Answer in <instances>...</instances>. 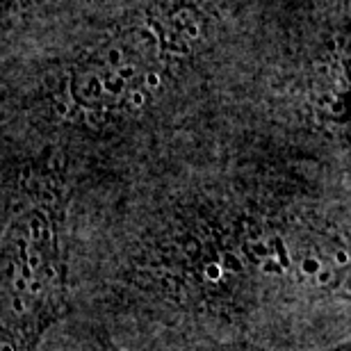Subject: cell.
<instances>
[{
  "mask_svg": "<svg viewBox=\"0 0 351 351\" xmlns=\"http://www.w3.org/2000/svg\"><path fill=\"white\" fill-rule=\"evenodd\" d=\"M73 311L149 345L351 331L349 139L249 121L71 203Z\"/></svg>",
  "mask_w": 351,
  "mask_h": 351,
  "instance_id": "cell-1",
  "label": "cell"
},
{
  "mask_svg": "<svg viewBox=\"0 0 351 351\" xmlns=\"http://www.w3.org/2000/svg\"><path fill=\"white\" fill-rule=\"evenodd\" d=\"M349 0H105L0 51V153L75 194L233 125L278 119Z\"/></svg>",
  "mask_w": 351,
  "mask_h": 351,
  "instance_id": "cell-2",
  "label": "cell"
},
{
  "mask_svg": "<svg viewBox=\"0 0 351 351\" xmlns=\"http://www.w3.org/2000/svg\"><path fill=\"white\" fill-rule=\"evenodd\" d=\"M156 347H160L162 351H287V349L254 345V342H182V345H156ZM311 351H349V340L333 347L311 349Z\"/></svg>",
  "mask_w": 351,
  "mask_h": 351,
  "instance_id": "cell-6",
  "label": "cell"
},
{
  "mask_svg": "<svg viewBox=\"0 0 351 351\" xmlns=\"http://www.w3.org/2000/svg\"><path fill=\"white\" fill-rule=\"evenodd\" d=\"M73 194L51 160L0 153V351H41L73 311Z\"/></svg>",
  "mask_w": 351,
  "mask_h": 351,
  "instance_id": "cell-3",
  "label": "cell"
},
{
  "mask_svg": "<svg viewBox=\"0 0 351 351\" xmlns=\"http://www.w3.org/2000/svg\"><path fill=\"white\" fill-rule=\"evenodd\" d=\"M41 351H162L149 342H137L112 333L101 322L71 311Z\"/></svg>",
  "mask_w": 351,
  "mask_h": 351,
  "instance_id": "cell-5",
  "label": "cell"
},
{
  "mask_svg": "<svg viewBox=\"0 0 351 351\" xmlns=\"http://www.w3.org/2000/svg\"><path fill=\"white\" fill-rule=\"evenodd\" d=\"M105 0H0V51L23 34Z\"/></svg>",
  "mask_w": 351,
  "mask_h": 351,
  "instance_id": "cell-4",
  "label": "cell"
}]
</instances>
